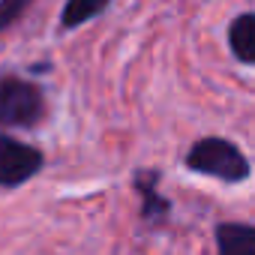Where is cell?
Masks as SVG:
<instances>
[{
  "instance_id": "cell-1",
  "label": "cell",
  "mask_w": 255,
  "mask_h": 255,
  "mask_svg": "<svg viewBox=\"0 0 255 255\" xmlns=\"http://www.w3.org/2000/svg\"><path fill=\"white\" fill-rule=\"evenodd\" d=\"M186 165L198 174L207 177H219L228 183L246 180L249 177V162L246 156L225 138H201L192 144V150L186 153Z\"/></svg>"
},
{
  "instance_id": "cell-2",
  "label": "cell",
  "mask_w": 255,
  "mask_h": 255,
  "mask_svg": "<svg viewBox=\"0 0 255 255\" xmlns=\"http://www.w3.org/2000/svg\"><path fill=\"white\" fill-rule=\"evenodd\" d=\"M45 114V99L39 87L21 78H0V123L3 126H33Z\"/></svg>"
},
{
  "instance_id": "cell-3",
  "label": "cell",
  "mask_w": 255,
  "mask_h": 255,
  "mask_svg": "<svg viewBox=\"0 0 255 255\" xmlns=\"http://www.w3.org/2000/svg\"><path fill=\"white\" fill-rule=\"evenodd\" d=\"M42 168V153L9 135H0V186L15 189Z\"/></svg>"
},
{
  "instance_id": "cell-4",
  "label": "cell",
  "mask_w": 255,
  "mask_h": 255,
  "mask_svg": "<svg viewBox=\"0 0 255 255\" xmlns=\"http://www.w3.org/2000/svg\"><path fill=\"white\" fill-rule=\"evenodd\" d=\"M216 249L219 255H255V225L222 222L216 228Z\"/></svg>"
},
{
  "instance_id": "cell-5",
  "label": "cell",
  "mask_w": 255,
  "mask_h": 255,
  "mask_svg": "<svg viewBox=\"0 0 255 255\" xmlns=\"http://www.w3.org/2000/svg\"><path fill=\"white\" fill-rule=\"evenodd\" d=\"M228 42L237 60L243 63H255V15H240L231 21L228 30Z\"/></svg>"
},
{
  "instance_id": "cell-6",
  "label": "cell",
  "mask_w": 255,
  "mask_h": 255,
  "mask_svg": "<svg viewBox=\"0 0 255 255\" xmlns=\"http://www.w3.org/2000/svg\"><path fill=\"white\" fill-rule=\"evenodd\" d=\"M108 3H111V0H66L60 21H63V27H78V24L96 18Z\"/></svg>"
},
{
  "instance_id": "cell-7",
  "label": "cell",
  "mask_w": 255,
  "mask_h": 255,
  "mask_svg": "<svg viewBox=\"0 0 255 255\" xmlns=\"http://www.w3.org/2000/svg\"><path fill=\"white\" fill-rule=\"evenodd\" d=\"M30 3L33 0H0V30H6L9 24H15L27 12Z\"/></svg>"
},
{
  "instance_id": "cell-8",
  "label": "cell",
  "mask_w": 255,
  "mask_h": 255,
  "mask_svg": "<svg viewBox=\"0 0 255 255\" xmlns=\"http://www.w3.org/2000/svg\"><path fill=\"white\" fill-rule=\"evenodd\" d=\"M138 189H141V195H144V216H150V219H153V216H156V207H159V210H165V207H168V201H165V198H159L150 186L138 183Z\"/></svg>"
}]
</instances>
